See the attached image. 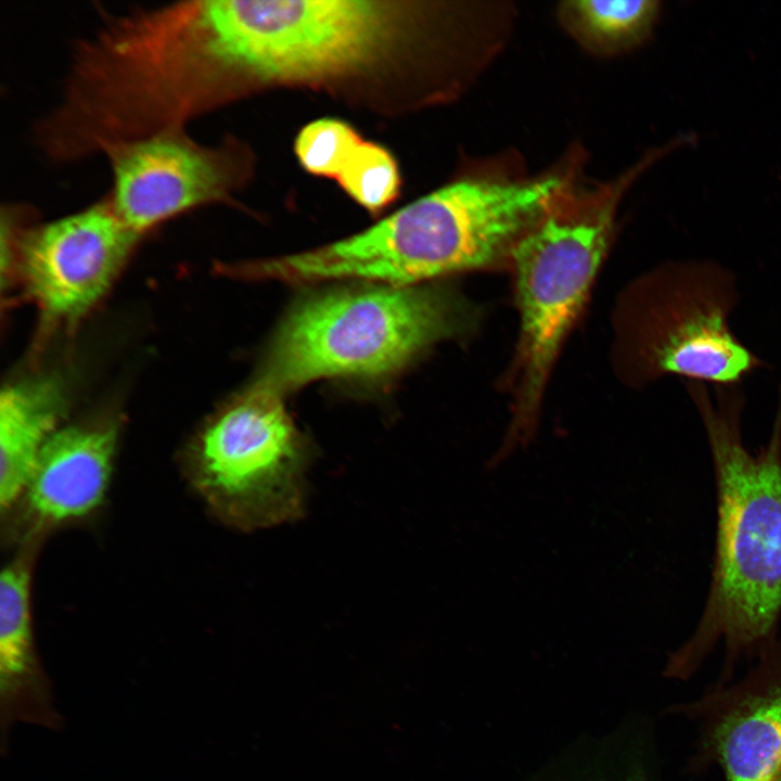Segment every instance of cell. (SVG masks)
<instances>
[{
	"mask_svg": "<svg viewBox=\"0 0 781 781\" xmlns=\"http://www.w3.org/2000/svg\"><path fill=\"white\" fill-rule=\"evenodd\" d=\"M714 463L718 520L709 594L691 639L669 660L690 673L719 641L729 651L766 642L781 613V386L771 435L756 454L744 445L740 386L686 382Z\"/></svg>",
	"mask_w": 781,
	"mask_h": 781,
	"instance_id": "obj_1",
	"label": "cell"
},
{
	"mask_svg": "<svg viewBox=\"0 0 781 781\" xmlns=\"http://www.w3.org/2000/svg\"><path fill=\"white\" fill-rule=\"evenodd\" d=\"M571 179L564 174L461 179L362 232L276 258L270 274L293 284L357 279L417 285L485 266L512 249Z\"/></svg>",
	"mask_w": 781,
	"mask_h": 781,
	"instance_id": "obj_2",
	"label": "cell"
},
{
	"mask_svg": "<svg viewBox=\"0 0 781 781\" xmlns=\"http://www.w3.org/2000/svg\"><path fill=\"white\" fill-rule=\"evenodd\" d=\"M465 321L439 286L380 285L303 298L289 311L256 381L279 394L324 377L377 380L399 371Z\"/></svg>",
	"mask_w": 781,
	"mask_h": 781,
	"instance_id": "obj_3",
	"label": "cell"
},
{
	"mask_svg": "<svg viewBox=\"0 0 781 781\" xmlns=\"http://www.w3.org/2000/svg\"><path fill=\"white\" fill-rule=\"evenodd\" d=\"M645 169L637 163L587 191L571 180L511 249L522 329L524 408L510 430L517 438L532 437L530 413L607 248L617 204Z\"/></svg>",
	"mask_w": 781,
	"mask_h": 781,
	"instance_id": "obj_4",
	"label": "cell"
},
{
	"mask_svg": "<svg viewBox=\"0 0 781 781\" xmlns=\"http://www.w3.org/2000/svg\"><path fill=\"white\" fill-rule=\"evenodd\" d=\"M309 460L281 394L255 383L203 433L200 485L230 524L272 527L303 516Z\"/></svg>",
	"mask_w": 781,
	"mask_h": 781,
	"instance_id": "obj_5",
	"label": "cell"
},
{
	"mask_svg": "<svg viewBox=\"0 0 781 781\" xmlns=\"http://www.w3.org/2000/svg\"><path fill=\"white\" fill-rule=\"evenodd\" d=\"M739 299L737 277L717 261L686 259L665 266L648 282L638 315L643 375L735 387L765 368L730 325Z\"/></svg>",
	"mask_w": 781,
	"mask_h": 781,
	"instance_id": "obj_6",
	"label": "cell"
},
{
	"mask_svg": "<svg viewBox=\"0 0 781 781\" xmlns=\"http://www.w3.org/2000/svg\"><path fill=\"white\" fill-rule=\"evenodd\" d=\"M229 44L246 81L319 80L372 61L390 10L373 1L222 0Z\"/></svg>",
	"mask_w": 781,
	"mask_h": 781,
	"instance_id": "obj_7",
	"label": "cell"
},
{
	"mask_svg": "<svg viewBox=\"0 0 781 781\" xmlns=\"http://www.w3.org/2000/svg\"><path fill=\"white\" fill-rule=\"evenodd\" d=\"M102 154L111 167L112 205L141 235L181 213L227 200L236 184L229 146L204 145L184 128L115 142Z\"/></svg>",
	"mask_w": 781,
	"mask_h": 781,
	"instance_id": "obj_8",
	"label": "cell"
},
{
	"mask_svg": "<svg viewBox=\"0 0 781 781\" xmlns=\"http://www.w3.org/2000/svg\"><path fill=\"white\" fill-rule=\"evenodd\" d=\"M141 234L97 203L34 227L15 242L27 292L51 319H74L105 293Z\"/></svg>",
	"mask_w": 781,
	"mask_h": 781,
	"instance_id": "obj_9",
	"label": "cell"
},
{
	"mask_svg": "<svg viewBox=\"0 0 781 781\" xmlns=\"http://www.w3.org/2000/svg\"><path fill=\"white\" fill-rule=\"evenodd\" d=\"M707 740L727 781H781V644L716 697Z\"/></svg>",
	"mask_w": 781,
	"mask_h": 781,
	"instance_id": "obj_10",
	"label": "cell"
},
{
	"mask_svg": "<svg viewBox=\"0 0 781 781\" xmlns=\"http://www.w3.org/2000/svg\"><path fill=\"white\" fill-rule=\"evenodd\" d=\"M117 439L113 425H72L56 430L42 447L25 489L41 523L86 515L105 494Z\"/></svg>",
	"mask_w": 781,
	"mask_h": 781,
	"instance_id": "obj_11",
	"label": "cell"
},
{
	"mask_svg": "<svg viewBox=\"0 0 781 781\" xmlns=\"http://www.w3.org/2000/svg\"><path fill=\"white\" fill-rule=\"evenodd\" d=\"M29 566L9 564L0 577V729L1 752L9 748L14 724L51 730L62 727L52 686L35 650L29 606Z\"/></svg>",
	"mask_w": 781,
	"mask_h": 781,
	"instance_id": "obj_12",
	"label": "cell"
},
{
	"mask_svg": "<svg viewBox=\"0 0 781 781\" xmlns=\"http://www.w3.org/2000/svg\"><path fill=\"white\" fill-rule=\"evenodd\" d=\"M64 410L61 384L37 377L10 384L0 396V505L25 492L39 453Z\"/></svg>",
	"mask_w": 781,
	"mask_h": 781,
	"instance_id": "obj_13",
	"label": "cell"
},
{
	"mask_svg": "<svg viewBox=\"0 0 781 781\" xmlns=\"http://www.w3.org/2000/svg\"><path fill=\"white\" fill-rule=\"evenodd\" d=\"M661 12L654 0H568L556 9L564 30L589 53L612 56L628 52L651 36Z\"/></svg>",
	"mask_w": 781,
	"mask_h": 781,
	"instance_id": "obj_14",
	"label": "cell"
},
{
	"mask_svg": "<svg viewBox=\"0 0 781 781\" xmlns=\"http://www.w3.org/2000/svg\"><path fill=\"white\" fill-rule=\"evenodd\" d=\"M346 193L366 209L375 213L388 206L399 194L397 163L383 146L362 141L338 177Z\"/></svg>",
	"mask_w": 781,
	"mask_h": 781,
	"instance_id": "obj_15",
	"label": "cell"
},
{
	"mask_svg": "<svg viewBox=\"0 0 781 781\" xmlns=\"http://www.w3.org/2000/svg\"><path fill=\"white\" fill-rule=\"evenodd\" d=\"M361 142L357 131L347 123L322 118L299 131L295 153L306 171L337 178Z\"/></svg>",
	"mask_w": 781,
	"mask_h": 781,
	"instance_id": "obj_16",
	"label": "cell"
},
{
	"mask_svg": "<svg viewBox=\"0 0 781 781\" xmlns=\"http://www.w3.org/2000/svg\"><path fill=\"white\" fill-rule=\"evenodd\" d=\"M625 781H637L635 778L627 779Z\"/></svg>",
	"mask_w": 781,
	"mask_h": 781,
	"instance_id": "obj_17",
	"label": "cell"
}]
</instances>
